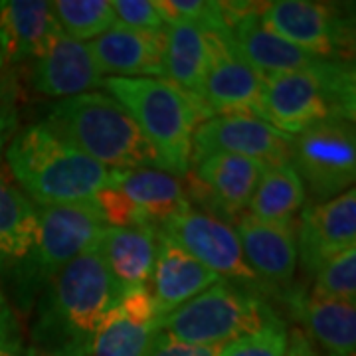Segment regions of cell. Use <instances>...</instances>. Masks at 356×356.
Instances as JSON below:
<instances>
[{
	"label": "cell",
	"mask_w": 356,
	"mask_h": 356,
	"mask_svg": "<svg viewBox=\"0 0 356 356\" xmlns=\"http://www.w3.org/2000/svg\"><path fill=\"white\" fill-rule=\"evenodd\" d=\"M121 295L97 248L76 257L44 285L32 327L34 353L89 356L95 334Z\"/></svg>",
	"instance_id": "1"
},
{
	"label": "cell",
	"mask_w": 356,
	"mask_h": 356,
	"mask_svg": "<svg viewBox=\"0 0 356 356\" xmlns=\"http://www.w3.org/2000/svg\"><path fill=\"white\" fill-rule=\"evenodd\" d=\"M4 156L20 192L34 206L91 200L111 180L109 168L60 139L44 121L18 129Z\"/></svg>",
	"instance_id": "2"
},
{
	"label": "cell",
	"mask_w": 356,
	"mask_h": 356,
	"mask_svg": "<svg viewBox=\"0 0 356 356\" xmlns=\"http://www.w3.org/2000/svg\"><path fill=\"white\" fill-rule=\"evenodd\" d=\"M77 151L111 170L161 168L159 156L127 109L107 93L88 91L54 103L44 121Z\"/></svg>",
	"instance_id": "3"
},
{
	"label": "cell",
	"mask_w": 356,
	"mask_h": 356,
	"mask_svg": "<svg viewBox=\"0 0 356 356\" xmlns=\"http://www.w3.org/2000/svg\"><path fill=\"white\" fill-rule=\"evenodd\" d=\"M102 88L133 117L168 175L186 177L192 137L206 115L180 89L159 77H105Z\"/></svg>",
	"instance_id": "4"
},
{
	"label": "cell",
	"mask_w": 356,
	"mask_h": 356,
	"mask_svg": "<svg viewBox=\"0 0 356 356\" xmlns=\"http://www.w3.org/2000/svg\"><path fill=\"white\" fill-rule=\"evenodd\" d=\"M355 65L325 60L311 70L261 79V119L285 135H301L327 119L355 121Z\"/></svg>",
	"instance_id": "5"
},
{
	"label": "cell",
	"mask_w": 356,
	"mask_h": 356,
	"mask_svg": "<svg viewBox=\"0 0 356 356\" xmlns=\"http://www.w3.org/2000/svg\"><path fill=\"white\" fill-rule=\"evenodd\" d=\"M277 317L250 289L218 280L198 297L161 321V331L182 343L222 346L259 331Z\"/></svg>",
	"instance_id": "6"
},
{
	"label": "cell",
	"mask_w": 356,
	"mask_h": 356,
	"mask_svg": "<svg viewBox=\"0 0 356 356\" xmlns=\"http://www.w3.org/2000/svg\"><path fill=\"white\" fill-rule=\"evenodd\" d=\"M289 163L313 204L329 202L355 188L356 131L350 119H327L295 135Z\"/></svg>",
	"instance_id": "7"
},
{
	"label": "cell",
	"mask_w": 356,
	"mask_h": 356,
	"mask_svg": "<svg viewBox=\"0 0 356 356\" xmlns=\"http://www.w3.org/2000/svg\"><path fill=\"white\" fill-rule=\"evenodd\" d=\"M259 18L273 34L313 56L353 62V16L337 4L313 0H275L259 8Z\"/></svg>",
	"instance_id": "8"
},
{
	"label": "cell",
	"mask_w": 356,
	"mask_h": 356,
	"mask_svg": "<svg viewBox=\"0 0 356 356\" xmlns=\"http://www.w3.org/2000/svg\"><path fill=\"white\" fill-rule=\"evenodd\" d=\"M159 232L214 271L220 280L243 289L248 287L250 291L261 287V281L243 257L238 232L224 220L191 206L182 214L170 218Z\"/></svg>",
	"instance_id": "9"
},
{
	"label": "cell",
	"mask_w": 356,
	"mask_h": 356,
	"mask_svg": "<svg viewBox=\"0 0 356 356\" xmlns=\"http://www.w3.org/2000/svg\"><path fill=\"white\" fill-rule=\"evenodd\" d=\"M0 277L28 305L42 287L38 277V212L36 206L0 172Z\"/></svg>",
	"instance_id": "10"
},
{
	"label": "cell",
	"mask_w": 356,
	"mask_h": 356,
	"mask_svg": "<svg viewBox=\"0 0 356 356\" xmlns=\"http://www.w3.org/2000/svg\"><path fill=\"white\" fill-rule=\"evenodd\" d=\"M38 212L40 285L64 269L70 261L99 245L107 224L91 200L58 206H36Z\"/></svg>",
	"instance_id": "11"
},
{
	"label": "cell",
	"mask_w": 356,
	"mask_h": 356,
	"mask_svg": "<svg viewBox=\"0 0 356 356\" xmlns=\"http://www.w3.org/2000/svg\"><path fill=\"white\" fill-rule=\"evenodd\" d=\"M291 143V135L254 115H214L194 131L192 165L216 153L240 154L266 166L289 163Z\"/></svg>",
	"instance_id": "12"
},
{
	"label": "cell",
	"mask_w": 356,
	"mask_h": 356,
	"mask_svg": "<svg viewBox=\"0 0 356 356\" xmlns=\"http://www.w3.org/2000/svg\"><path fill=\"white\" fill-rule=\"evenodd\" d=\"M266 165L248 156L210 154L194 166L191 192L186 196L202 204L206 214L220 218L232 226L248 210Z\"/></svg>",
	"instance_id": "13"
},
{
	"label": "cell",
	"mask_w": 356,
	"mask_h": 356,
	"mask_svg": "<svg viewBox=\"0 0 356 356\" xmlns=\"http://www.w3.org/2000/svg\"><path fill=\"white\" fill-rule=\"evenodd\" d=\"M261 79L232 46L228 34H212L210 64L204 77L200 107L206 117L254 115L261 119Z\"/></svg>",
	"instance_id": "14"
},
{
	"label": "cell",
	"mask_w": 356,
	"mask_h": 356,
	"mask_svg": "<svg viewBox=\"0 0 356 356\" xmlns=\"http://www.w3.org/2000/svg\"><path fill=\"white\" fill-rule=\"evenodd\" d=\"M297 259L315 277L332 257L355 248L356 191L350 188L329 202L309 204L295 229Z\"/></svg>",
	"instance_id": "15"
},
{
	"label": "cell",
	"mask_w": 356,
	"mask_h": 356,
	"mask_svg": "<svg viewBox=\"0 0 356 356\" xmlns=\"http://www.w3.org/2000/svg\"><path fill=\"white\" fill-rule=\"evenodd\" d=\"M62 34L48 0H0V54L6 65L40 60Z\"/></svg>",
	"instance_id": "16"
},
{
	"label": "cell",
	"mask_w": 356,
	"mask_h": 356,
	"mask_svg": "<svg viewBox=\"0 0 356 356\" xmlns=\"http://www.w3.org/2000/svg\"><path fill=\"white\" fill-rule=\"evenodd\" d=\"M236 232L243 257L261 285L287 287L299 266L295 224H269L245 214Z\"/></svg>",
	"instance_id": "17"
},
{
	"label": "cell",
	"mask_w": 356,
	"mask_h": 356,
	"mask_svg": "<svg viewBox=\"0 0 356 356\" xmlns=\"http://www.w3.org/2000/svg\"><path fill=\"white\" fill-rule=\"evenodd\" d=\"M103 79L99 67L93 62L86 42H77L62 34L51 48L36 60L32 72L34 89L58 99L88 93L93 88H102Z\"/></svg>",
	"instance_id": "18"
},
{
	"label": "cell",
	"mask_w": 356,
	"mask_h": 356,
	"mask_svg": "<svg viewBox=\"0 0 356 356\" xmlns=\"http://www.w3.org/2000/svg\"><path fill=\"white\" fill-rule=\"evenodd\" d=\"M220 280L214 271L159 232V248L154 259L153 299L161 321L178 307L198 297Z\"/></svg>",
	"instance_id": "19"
},
{
	"label": "cell",
	"mask_w": 356,
	"mask_h": 356,
	"mask_svg": "<svg viewBox=\"0 0 356 356\" xmlns=\"http://www.w3.org/2000/svg\"><path fill=\"white\" fill-rule=\"evenodd\" d=\"M163 32L145 34L113 26L99 38L91 40L88 48L103 77L163 79Z\"/></svg>",
	"instance_id": "20"
},
{
	"label": "cell",
	"mask_w": 356,
	"mask_h": 356,
	"mask_svg": "<svg viewBox=\"0 0 356 356\" xmlns=\"http://www.w3.org/2000/svg\"><path fill=\"white\" fill-rule=\"evenodd\" d=\"M210 50H212V34H208L202 28L186 22H172L165 26L163 79L180 89L198 107H200L204 77L210 64Z\"/></svg>",
	"instance_id": "21"
},
{
	"label": "cell",
	"mask_w": 356,
	"mask_h": 356,
	"mask_svg": "<svg viewBox=\"0 0 356 356\" xmlns=\"http://www.w3.org/2000/svg\"><path fill=\"white\" fill-rule=\"evenodd\" d=\"M109 186L125 194L156 229L192 206L180 180L159 168L111 170Z\"/></svg>",
	"instance_id": "22"
},
{
	"label": "cell",
	"mask_w": 356,
	"mask_h": 356,
	"mask_svg": "<svg viewBox=\"0 0 356 356\" xmlns=\"http://www.w3.org/2000/svg\"><path fill=\"white\" fill-rule=\"evenodd\" d=\"M156 248L159 229L153 226L107 228L97 245L105 267L123 291L151 281Z\"/></svg>",
	"instance_id": "23"
},
{
	"label": "cell",
	"mask_w": 356,
	"mask_h": 356,
	"mask_svg": "<svg viewBox=\"0 0 356 356\" xmlns=\"http://www.w3.org/2000/svg\"><path fill=\"white\" fill-rule=\"evenodd\" d=\"M309 337L327 356H356V305L297 295L291 301Z\"/></svg>",
	"instance_id": "24"
},
{
	"label": "cell",
	"mask_w": 356,
	"mask_h": 356,
	"mask_svg": "<svg viewBox=\"0 0 356 356\" xmlns=\"http://www.w3.org/2000/svg\"><path fill=\"white\" fill-rule=\"evenodd\" d=\"M307 191L291 163L266 166L248 206V216L269 224H295Z\"/></svg>",
	"instance_id": "25"
},
{
	"label": "cell",
	"mask_w": 356,
	"mask_h": 356,
	"mask_svg": "<svg viewBox=\"0 0 356 356\" xmlns=\"http://www.w3.org/2000/svg\"><path fill=\"white\" fill-rule=\"evenodd\" d=\"M159 331L161 323H135L113 309L95 334L89 356H145Z\"/></svg>",
	"instance_id": "26"
},
{
	"label": "cell",
	"mask_w": 356,
	"mask_h": 356,
	"mask_svg": "<svg viewBox=\"0 0 356 356\" xmlns=\"http://www.w3.org/2000/svg\"><path fill=\"white\" fill-rule=\"evenodd\" d=\"M51 8L62 32L77 42L99 38L115 26L111 0H58Z\"/></svg>",
	"instance_id": "27"
},
{
	"label": "cell",
	"mask_w": 356,
	"mask_h": 356,
	"mask_svg": "<svg viewBox=\"0 0 356 356\" xmlns=\"http://www.w3.org/2000/svg\"><path fill=\"white\" fill-rule=\"evenodd\" d=\"M154 4L165 24L186 22L216 36L229 32L224 4L218 0H154Z\"/></svg>",
	"instance_id": "28"
},
{
	"label": "cell",
	"mask_w": 356,
	"mask_h": 356,
	"mask_svg": "<svg viewBox=\"0 0 356 356\" xmlns=\"http://www.w3.org/2000/svg\"><path fill=\"white\" fill-rule=\"evenodd\" d=\"M311 297L327 301H356V248H350L315 273V287Z\"/></svg>",
	"instance_id": "29"
},
{
	"label": "cell",
	"mask_w": 356,
	"mask_h": 356,
	"mask_svg": "<svg viewBox=\"0 0 356 356\" xmlns=\"http://www.w3.org/2000/svg\"><path fill=\"white\" fill-rule=\"evenodd\" d=\"M289 334L280 318L259 331L222 344L218 356H285Z\"/></svg>",
	"instance_id": "30"
},
{
	"label": "cell",
	"mask_w": 356,
	"mask_h": 356,
	"mask_svg": "<svg viewBox=\"0 0 356 356\" xmlns=\"http://www.w3.org/2000/svg\"><path fill=\"white\" fill-rule=\"evenodd\" d=\"M111 4L115 26L145 34H161L165 30V20L156 10L154 0H111Z\"/></svg>",
	"instance_id": "31"
},
{
	"label": "cell",
	"mask_w": 356,
	"mask_h": 356,
	"mask_svg": "<svg viewBox=\"0 0 356 356\" xmlns=\"http://www.w3.org/2000/svg\"><path fill=\"white\" fill-rule=\"evenodd\" d=\"M93 202L97 204L107 228H133V226H151L145 214L135 204L129 200L125 194L117 188H103L93 196Z\"/></svg>",
	"instance_id": "32"
},
{
	"label": "cell",
	"mask_w": 356,
	"mask_h": 356,
	"mask_svg": "<svg viewBox=\"0 0 356 356\" xmlns=\"http://www.w3.org/2000/svg\"><path fill=\"white\" fill-rule=\"evenodd\" d=\"M20 129V86L10 72L0 70V159Z\"/></svg>",
	"instance_id": "33"
},
{
	"label": "cell",
	"mask_w": 356,
	"mask_h": 356,
	"mask_svg": "<svg viewBox=\"0 0 356 356\" xmlns=\"http://www.w3.org/2000/svg\"><path fill=\"white\" fill-rule=\"evenodd\" d=\"M115 309L123 317L131 318L135 323H161V317L154 307L153 293L149 291L147 285L125 289Z\"/></svg>",
	"instance_id": "34"
},
{
	"label": "cell",
	"mask_w": 356,
	"mask_h": 356,
	"mask_svg": "<svg viewBox=\"0 0 356 356\" xmlns=\"http://www.w3.org/2000/svg\"><path fill=\"white\" fill-rule=\"evenodd\" d=\"M222 346H200V344L182 343L175 337L159 331L145 356H218Z\"/></svg>",
	"instance_id": "35"
},
{
	"label": "cell",
	"mask_w": 356,
	"mask_h": 356,
	"mask_svg": "<svg viewBox=\"0 0 356 356\" xmlns=\"http://www.w3.org/2000/svg\"><path fill=\"white\" fill-rule=\"evenodd\" d=\"M0 343L22 344L20 323L2 289H0Z\"/></svg>",
	"instance_id": "36"
},
{
	"label": "cell",
	"mask_w": 356,
	"mask_h": 356,
	"mask_svg": "<svg viewBox=\"0 0 356 356\" xmlns=\"http://www.w3.org/2000/svg\"><path fill=\"white\" fill-rule=\"evenodd\" d=\"M285 356H318L313 343L307 339L301 331H293L289 334V343H287V353Z\"/></svg>",
	"instance_id": "37"
},
{
	"label": "cell",
	"mask_w": 356,
	"mask_h": 356,
	"mask_svg": "<svg viewBox=\"0 0 356 356\" xmlns=\"http://www.w3.org/2000/svg\"><path fill=\"white\" fill-rule=\"evenodd\" d=\"M0 356H36L32 346H24L22 344H8L0 343Z\"/></svg>",
	"instance_id": "38"
},
{
	"label": "cell",
	"mask_w": 356,
	"mask_h": 356,
	"mask_svg": "<svg viewBox=\"0 0 356 356\" xmlns=\"http://www.w3.org/2000/svg\"><path fill=\"white\" fill-rule=\"evenodd\" d=\"M6 67V64H4V58H2V54H0V70H4Z\"/></svg>",
	"instance_id": "39"
}]
</instances>
